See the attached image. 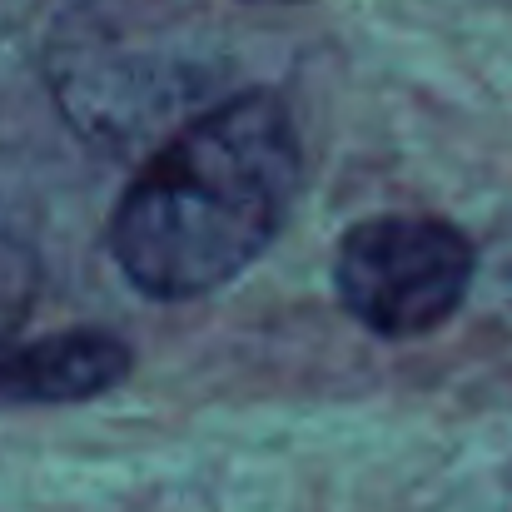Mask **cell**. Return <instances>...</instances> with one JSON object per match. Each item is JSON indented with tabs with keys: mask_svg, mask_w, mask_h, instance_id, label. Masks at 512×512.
Masks as SVG:
<instances>
[{
	"mask_svg": "<svg viewBox=\"0 0 512 512\" xmlns=\"http://www.w3.org/2000/svg\"><path fill=\"white\" fill-rule=\"evenodd\" d=\"M130 348L105 329L0 343V403H85L125 383Z\"/></svg>",
	"mask_w": 512,
	"mask_h": 512,
	"instance_id": "3",
	"label": "cell"
},
{
	"mask_svg": "<svg viewBox=\"0 0 512 512\" xmlns=\"http://www.w3.org/2000/svg\"><path fill=\"white\" fill-rule=\"evenodd\" d=\"M299 179L304 155L289 105L269 90L234 95L135 174L110 219V254L150 299L214 294L279 239Z\"/></svg>",
	"mask_w": 512,
	"mask_h": 512,
	"instance_id": "1",
	"label": "cell"
},
{
	"mask_svg": "<svg viewBox=\"0 0 512 512\" xmlns=\"http://www.w3.org/2000/svg\"><path fill=\"white\" fill-rule=\"evenodd\" d=\"M35 289H40V264L35 254L0 234V343H10V334L25 324V314L35 309Z\"/></svg>",
	"mask_w": 512,
	"mask_h": 512,
	"instance_id": "4",
	"label": "cell"
},
{
	"mask_svg": "<svg viewBox=\"0 0 512 512\" xmlns=\"http://www.w3.org/2000/svg\"><path fill=\"white\" fill-rule=\"evenodd\" d=\"M478 254L463 229L433 214H373L353 224L334 259L339 304L378 339L443 329L468 289Z\"/></svg>",
	"mask_w": 512,
	"mask_h": 512,
	"instance_id": "2",
	"label": "cell"
}]
</instances>
